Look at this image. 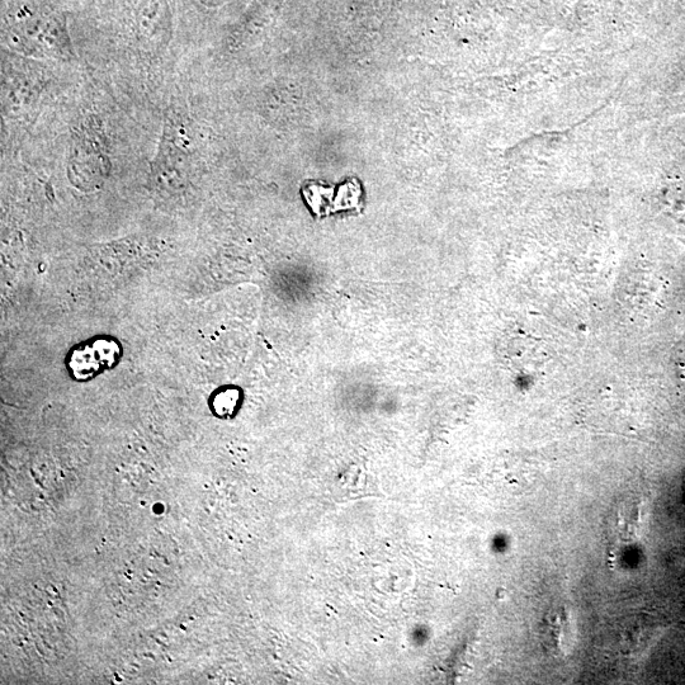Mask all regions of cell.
<instances>
[{
	"label": "cell",
	"mask_w": 685,
	"mask_h": 685,
	"mask_svg": "<svg viewBox=\"0 0 685 685\" xmlns=\"http://www.w3.org/2000/svg\"><path fill=\"white\" fill-rule=\"evenodd\" d=\"M120 344L110 338H98L75 347L68 359L69 371L77 380H89L115 366L120 359Z\"/></svg>",
	"instance_id": "cell-2"
},
{
	"label": "cell",
	"mask_w": 685,
	"mask_h": 685,
	"mask_svg": "<svg viewBox=\"0 0 685 685\" xmlns=\"http://www.w3.org/2000/svg\"><path fill=\"white\" fill-rule=\"evenodd\" d=\"M139 41L148 54H158L170 37V13L164 0H146L139 14Z\"/></svg>",
	"instance_id": "cell-3"
},
{
	"label": "cell",
	"mask_w": 685,
	"mask_h": 685,
	"mask_svg": "<svg viewBox=\"0 0 685 685\" xmlns=\"http://www.w3.org/2000/svg\"><path fill=\"white\" fill-rule=\"evenodd\" d=\"M9 41L14 50L27 56L49 59L73 58L64 22L56 17L33 18L14 27Z\"/></svg>",
	"instance_id": "cell-1"
},
{
	"label": "cell",
	"mask_w": 685,
	"mask_h": 685,
	"mask_svg": "<svg viewBox=\"0 0 685 685\" xmlns=\"http://www.w3.org/2000/svg\"><path fill=\"white\" fill-rule=\"evenodd\" d=\"M236 398H238V394H236V392L231 396L230 392H220L215 399L216 413L219 415L231 413V411H233L235 408Z\"/></svg>",
	"instance_id": "cell-4"
}]
</instances>
